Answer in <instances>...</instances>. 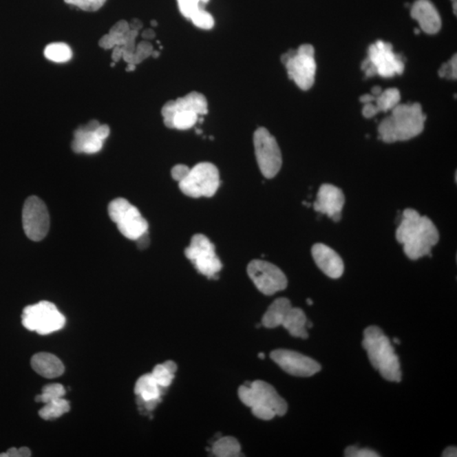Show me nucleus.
Masks as SVG:
<instances>
[{
  "label": "nucleus",
  "mask_w": 457,
  "mask_h": 457,
  "mask_svg": "<svg viewBox=\"0 0 457 457\" xmlns=\"http://www.w3.org/2000/svg\"><path fill=\"white\" fill-rule=\"evenodd\" d=\"M396 237L403 245L405 255L412 260H418L431 255V251L440 240V233L432 220L414 209H407Z\"/></svg>",
  "instance_id": "f257e3e1"
},
{
  "label": "nucleus",
  "mask_w": 457,
  "mask_h": 457,
  "mask_svg": "<svg viewBox=\"0 0 457 457\" xmlns=\"http://www.w3.org/2000/svg\"><path fill=\"white\" fill-rule=\"evenodd\" d=\"M426 116L421 105H398L379 125V138L386 143L408 141L422 134Z\"/></svg>",
  "instance_id": "f03ea898"
},
{
  "label": "nucleus",
  "mask_w": 457,
  "mask_h": 457,
  "mask_svg": "<svg viewBox=\"0 0 457 457\" xmlns=\"http://www.w3.org/2000/svg\"><path fill=\"white\" fill-rule=\"evenodd\" d=\"M363 346L368 353L372 366L388 381L401 382L399 357L395 353L390 339L381 328L370 326L364 330Z\"/></svg>",
  "instance_id": "7ed1b4c3"
},
{
  "label": "nucleus",
  "mask_w": 457,
  "mask_h": 457,
  "mask_svg": "<svg viewBox=\"0 0 457 457\" xmlns=\"http://www.w3.org/2000/svg\"><path fill=\"white\" fill-rule=\"evenodd\" d=\"M238 396L242 403L252 409L256 418L271 420L276 416H284L288 405L271 385L256 381L240 387Z\"/></svg>",
  "instance_id": "20e7f679"
},
{
  "label": "nucleus",
  "mask_w": 457,
  "mask_h": 457,
  "mask_svg": "<svg viewBox=\"0 0 457 457\" xmlns=\"http://www.w3.org/2000/svg\"><path fill=\"white\" fill-rule=\"evenodd\" d=\"M362 70L367 77L378 75L390 78L401 75L405 64L400 55L393 52L392 44L379 40L368 47V58L362 63Z\"/></svg>",
  "instance_id": "39448f33"
},
{
  "label": "nucleus",
  "mask_w": 457,
  "mask_h": 457,
  "mask_svg": "<svg viewBox=\"0 0 457 457\" xmlns=\"http://www.w3.org/2000/svg\"><path fill=\"white\" fill-rule=\"evenodd\" d=\"M289 78L301 90L307 91L315 84L317 65L315 49L311 44H302L297 50L282 55Z\"/></svg>",
  "instance_id": "423d86ee"
},
{
  "label": "nucleus",
  "mask_w": 457,
  "mask_h": 457,
  "mask_svg": "<svg viewBox=\"0 0 457 457\" xmlns=\"http://www.w3.org/2000/svg\"><path fill=\"white\" fill-rule=\"evenodd\" d=\"M21 319L25 329L42 335L60 330L65 324V316L56 306L46 301L25 307Z\"/></svg>",
  "instance_id": "0eeeda50"
},
{
  "label": "nucleus",
  "mask_w": 457,
  "mask_h": 457,
  "mask_svg": "<svg viewBox=\"0 0 457 457\" xmlns=\"http://www.w3.org/2000/svg\"><path fill=\"white\" fill-rule=\"evenodd\" d=\"M220 182L218 169L215 164L204 162L190 169L185 178L179 182V187L188 197L210 198L216 193Z\"/></svg>",
  "instance_id": "6e6552de"
},
{
  "label": "nucleus",
  "mask_w": 457,
  "mask_h": 457,
  "mask_svg": "<svg viewBox=\"0 0 457 457\" xmlns=\"http://www.w3.org/2000/svg\"><path fill=\"white\" fill-rule=\"evenodd\" d=\"M110 219L116 224L118 230L129 240L136 241L149 231V224L139 210L127 199L116 198L108 207Z\"/></svg>",
  "instance_id": "1a4fd4ad"
},
{
  "label": "nucleus",
  "mask_w": 457,
  "mask_h": 457,
  "mask_svg": "<svg viewBox=\"0 0 457 457\" xmlns=\"http://www.w3.org/2000/svg\"><path fill=\"white\" fill-rule=\"evenodd\" d=\"M253 143L262 174L265 178H274L282 167L281 151L277 141L266 128L260 127L254 132Z\"/></svg>",
  "instance_id": "9d476101"
},
{
  "label": "nucleus",
  "mask_w": 457,
  "mask_h": 457,
  "mask_svg": "<svg viewBox=\"0 0 457 457\" xmlns=\"http://www.w3.org/2000/svg\"><path fill=\"white\" fill-rule=\"evenodd\" d=\"M185 255L196 270L209 279H215L222 270L223 265L217 256L215 245L204 235H193L190 246L185 250Z\"/></svg>",
  "instance_id": "9b49d317"
},
{
  "label": "nucleus",
  "mask_w": 457,
  "mask_h": 457,
  "mask_svg": "<svg viewBox=\"0 0 457 457\" xmlns=\"http://www.w3.org/2000/svg\"><path fill=\"white\" fill-rule=\"evenodd\" d=\"M248 274L260 293L272 295L287 287L286 276L276 265L264 260H253L248 264Z\"/></svg>",
  "instance_id": "f8f14e48"
},
{
  "label": "nucleus",
  "mask_w": 457,
  "mask_h": 457,
  "mask_svg": "<svg viewBox=\"0 0 457 457\" xmlns=\"http://www.w3.org/2000/svg\"><path fill=\"white\" fill-rule=\"evenodd\" d=\"M22 226L27 237L33 242L42 241L50 231V219L45 204L38 197L25 200L22 209Z\"/></svg>",
  "instance_id": "ddd939ff"
},
{
  "label": "nucleus",
  "mask_w": 457,
  "mask_h": 457,
  "mask_svg": "<svg viewBox=\"0 0 457 457\" xmlns=\"http://www.w3.org/2000/svg\"><path fill=\"white\" fill-rule=\"evenodd\" d=\"M270 357L284 371L297 377H311L321 370L320 364L311 357L290 350H275Z\"/></svg>",
  "instance_id": "4468645a"
},
{
  "label": "nucleus",
  "mask_w": 457,
  "mask_h": 457,
  "mask_svg": "<svg viewBox=\"0 0 457 457\" xmlns=\"http://www.w3.org/2000/svg\"><path fill=\"white\" fill-rule=\"evenodd\" d=\"M109 127L97 120H92L85 127L77 129L74 134L72 149L76 153H98L109 135Z\"/></svg>",
  "instance_id": "2eb2a0df"
},
{
  "label": "nucleus",
  "mask_w": 457,
  "mask_h": 457,
  "mask_svg": "<svg viewBox=\"0 0 457 457\" xmlns=\"http://www.w3.org/2000/svg\"><path fill=\"white\" fill-rule=\"evenodd\" d=\"M345 202V195L340 188L331 184H323L319 188L313 209L316 212L326 215L334 222H339Z\"/></svg>",
  "instance_id": "dca6fc26"
},
{
  "label": "nucleus",
  "mask_w": 457,
  "mask_h": 457,
  "mask_svg": "<svg viewBox=\"0 0 457 457\" xmlns=\"http://www.w3.org/2000/svg\"><path fill=\"white\" fill-rule=\"evenodd\" d=\"M312 255L317 266L330 278H341L344 273V262L335 251L330 246L317 243L312 248Z\"/></svg>",
  "instance_id": "f3484780"
},
{
  "label": "nucleus",
  "mask_w": 457,
  "mask_h": 457,
  "mask_svg": "<svg viewBox=\"0 0 457 457\" xmlns=\"http://www.w3.org/2000/svg\"><path fill=\"white\" fill-rule=\"evenodd\" d=\"M178 111H193L198 116L208 114V101L205 96L198 92H191L185 97L177 98L167 103L162 109L164 120L168 119L173 114Z\"/></svg>",
  "instance_id": "a211bd4d"
},
{
  "label": "nucleus",
  "mask_w": 457,
  "mask_h": 457,
  "mask_svg": "<svg viewBox=\"0 0 457 457\" xmlns=\"http://www.w3.org/2000/svg\"><path fill=\"white\" fill-rule=\"evenodd\" d=\"M411 16L427 34L433 35L440 32L441 18L436 6L429 0H416L412 6Z\"/></svg>",
  "instance_id": "6ab92c4d"
},
{
  "label": "nucleus",
  "mask_w": 457,
  "mask_h": 457,
  "mask_svg": "<svg viewBox=\"0 0 457 457\" xmlns=\"http://www.w3.org/2000/svg\"><path fill=\"white\" fill-rule=\"evenodd\" d=\"M31 365L36 374L47 379L60 377L65 371L61 361L56 356L47 352L35 354L31 360Z\"/></svg>",
  "instance_id": "aec40b11"
},
{
  "label": "nucleus",
  "mask_w": 457,
  "mask_h": 457,
  "mask_svg": "<svg viewBox=\"0 0 457 457\" xmlns=\"http://www.w3.org/2000/svg\"><path fill=\"white\" fill-rule=\"evenodd\" d=\"M293 308L291 302L285 297L278 298L273 302L264 313L262 324L268 329H274V328L282 326L284 319H285L287 313Z\"/></svg>",
  "instance_id": "412c9836"
},
{
  "label": "nucleus",
  "mask_w": 457,
  "mask_h": 457,
  "mask_svg": "<svg viewBox=\"0 0 457 457\" xmlns=\"http://www.w3.org/2000/svg\"><path fill=\"white\" fill-rule=\"evenodd\" d=\"M161 387L157 384L152 374L142 375L138 379L135 385V394L138 396L140 404L147 401H160Z\"/></svg>",
  "instance_id": "4be33fe9"
},
{
  "label": "nucleus",
  "mask_w": 457,
  "mask_h": 457,
  "mask_svg": "<svg viewBox=\"0 0 457 457\" xmlns=\"http://www.w3.org/2000/svg\"><path fill=\"white\" fill-rule=\"evenodd\" d=\"M307 317L301 308H291L287 313L282 326L291 337L301 339H308Z\"/></svg>",
  "instance_id": "5701e85b"
},
{
  "label": "nucleus",
  "mask_w": 457,
  "mask_h": 457,
  "mask_svg": "<svg viewBox=\"0 0 457 457\" xmlns=\"http://www.w3.org/2000/svg\"><path fill=\"white\" fill-rule=\"evenodd\" d=\"M213 455L218 457L242 456L241 445L237 438L226 436L220 438L213 445Z\"/></svg>",
  "instance_id": "b1692460"
},
{
  "label": "nucleus",
  "mask_w": 457,
  "mask_h": 457,
  "mask_svg": "<svg viewBox=\"0 0 457 457\" xmlns=\"http://www.w3.org/2000/svg\"><path fill=\"white\" fill-rule=\"evenodd\" d=\"M400 91L396 88H389L376 96L374 105L376 111L379 114V112L392 111L396 105L400 104Z\"/></svg>",
  "instance_id": "393cba45"
},
{
  "label": "nucleus",
  "mask_w": 457,
  "mask_h": 457,
  "mask_svg": "<svg viewBox=\"0 0 457 457\" xmlns=\"http://www.w3.org/2000/svg\"><path fill=\"white\" fill-rule=\"evenodd\" d=\"M176 371V363L173 361H167L164 363L158 364L151 374H152L153 379H156L157 384L161 388H167V387L171 385Z\"/></svg>",
  "instance_id": "a878e982"
},
{
  "label": "nucleus",
  "mask_w": 457,
  "mask_h": 457,
  "mask_svg": "<svg viewBox=\"0 0 457 457\" xmlns=\"http://www.w3.org/2000/svg\"><path fill=\"white\" fill-rule=\"evenodd\" d=\"M71 409V405L65 398L50 401L44 404V407L40 409L39 415L44 420H53L61 418L62 415L67 414Z\"/></svg>",
  "instance_id": "bb28decb"
},
{
  "label": "nucleus",
  "mask_w": 457,
  "mask_h": 457,
  "mask_svg": "<svg viewBox=\"0 0 457 457\" xmlns=\"http://www.w3.org/2000/svg\"><path fill=\"white\" fill-rule=\"evenodd\" d=\"M44 55L47 60L55 63H65L71 61L72 51L71 47L65 43H53L49 44L44 50Z\"/></svg>",
  "instance_id": "cd10ccee"
},
{
  "label": "nucleus",
  "mask_w": 457,
  "mask_h": 457,
  "mask_svg": "<svg viewBox=\"0 0 457 457\" xmlns=\"http://www.w3.org/2000/svg\"><path fill=\"white\" fill-rule=\"evenodd\" d=\"M65 390L61 384H50L43 387L42 393L36 397V401L43 404L64 398Z\"/></svg>",
  "instance_id": "c85d7f7f"
},
{
  "label": "nucleus",
  "mask_w": 457,
  "mask_h": 457,
  "mask_svg": "<svg viewBox=\"0 0 457 457\" xmlns=\"http://www.w3.org/2000/svg\"><path fill=\"white\" fill-rule=\"evenodd\" d=\"M209 2V0H177L180 13L187 19H190L198 10L204 9V6Z\"/></svg>",
  "instance_id": "c756f323"
},
{
  "label": "nucleus",
  "mask_w": 457,
  "mask_h": 457,
  "mask_svg": "<svg viewBox=\"0 0 457 457\" xmlns=\"http://www.w3.org/2000/svg\"><path fill=\"white\" fill-rule=\"evenodd\" d=\"M190 20L197 28L204 29V30H210L215 25V20L211 14L207 12L204 9L198 10L190 18Z\"/></svg>",
  "instance_id": "7c9ffc66"
},
{
  "label": "nucleus",
  "mask_w": 457,
  "mask_h": 457,
  "mask_svg": "<svg viewBox=\"0 0 457 457\" xmlns=\"http://www.w3.org/2000/svg\"><path fill=\"white\" fill-rule=\"evenodd\" d=\"M153 47L152 44L147 42H142L136 47V50L132 56V65H138L152 55Z\"/></svg>",
  "instance_id": "2f4dec72"
},
{
  "label": "nucleus",
  "mask_w": 457,
  "mask_h": 457,
  "mask_svg": "<svg viewBox=\"0 0 457 457\" xmlns=\"http://www.w3.org/2000/svg\"><path fill=\"white\" fill-rule=\"evenodd\" d=\"M65 2L85 11H97L104 6L106 0H65Z\"/></svg>",
  "instance_id": "473e14b6"
},
{
  "label": "nucleus",
  "mask_w": 457,
  "mask_h": 457,
  "mask_svg": "<svg viewBox=\"0 0 457 457\" xmlns=\"http://www.w3.org/2000/svg\"><path fill=\"white\" fill-rule=\"evenodd\" d=\"M438 75L442 78L456 80L457 77V58L456 54L451 58V60L442 65Z\"/></svg>",
  "instance_id": "72a5a7b5"
},
{
  "label": "nucleus",
  "mask_w": 457,
  "mask_h": 457,
  "mask_svg": "<svg viewBox=\"0 0 457 457\" xmlns=\"http://www.w3.org/2000/svg\"><path fill=\"white\" fill-rule=\"evenodd\" d=\"M345 456L348 457H378L377 452L370 449H359L357 447H349L345 451Z\"/></svg>",
  "instance_id": "f704fd0d"
},
{
  "label": "nucleus",
  "mask_w": 457,
  "mask_h": 457,
  "mask_svg": "<svg viewBox=\"0 0 457 457\" xmlns=\"http://www.w3.org/2000/svg\"><path fill=\"white\" fill-rule=\"evenodd\" d=\"M32 456L30 449L28 447L17 449L10 448L5 453L0 454V457H29Z\"/></svg>",
  "instance_id": "c9c22d12"
},
{
  "label": "nucleus",
  "mask_w": 457,
  "mask_h": 457,
  "mask_svg": "<svg viewBox=\"0 0 457 457\" xmlns=\"http://www.w3.org/2000/svg\"><path fill=\"white\" fill-rule=\"evenodd\" d=\"M189 171L190 168L187 167V165L177 164L172 169V178L176 180V182H182V180L187 176Z\"/></svg>",
  "instance_id": "e433bc0d"
},
{
  "label": "nucleus",
  "mask_w": 457,
  "mask_h": 457,
  "mask_svg": "<svg viewBox=\"0 0 457 457\" xmlns=\"http://www.w3.org/2000/svg\"><path fill=\"white\" fill-rule=\"evenodd\" d=\"M136 244H138L140 249H145L149 244V233H145L142 235V237H140L138 240H136Z\"/></svg>",
  "instance_id": "4c0bfd02"
},
{
  "label": "nucleus",
  "mask_w": 457,
  "mask_h": 457,
  "mask_svg": "<svg viewBox=\"0 0 457 457\" xmlns=\"http://www.w3.org/2000/svg\"><path fill=\"white\" fill-rule=\"evenodd\" d=\"M123 49H121V47H114V51L112 54V60L114 62H118L120 60V59H123Z\"/></svg>",
  "instance_id": "58836bf2"
},
{
  "label": "nucleus",
  "mask_w": 457,
  "mask_h": 457,
  "mask_svg": "<svg viewBox=\"0 0 457 457\" xmlns=\"http://www.w3.org/2000/svg\"><path fill=\"white\" fill-rule=\"evenodd\" d=\"M444 457H456L457 456V449L456 447H449L445 449L443 452Z\"/></svg>",
  "instance_id": "ea45409f"
},
{
  "label": "nucleus",
  "mask_w": 457,
  "mask_h": 457,
  "mask_svg": "<svg viewBox=\"0 0 457 457\" xmlns=\"http://www.w3.org/2000/svg\"><path fill=\"white\" fill-rule=\"evenodd\" d=\"M129 25H130V28L131 29V30H136V31H139L140 29L142 28V21L138 19L132 20L131 23L129 24Z\"/></svg>",
  "instance_id": "a19ab883"
},
{
  "label": "nucleus",
  "mask_w": 457,
  "mask_h": 457,
  "mask_svg": "<svg viewBox=\"0 0 457 457\" xmlns=\"http://www.w3.org/2000/svg\"><path fill=\"white\" fill-rule=\"evenodd\" d=\"M142 38L145 39H152L156 36V32L151 29H147V30L142 32Z\"/></svg>",
  "instance_id": "79ce46f5"
},
{
  "label": "nucleus",
  "mask_w": 457,
  "mask_h": 457,
  "mask_svg": "<svg viewBox=\"0 0 457 457\" xmlns=\"http://www.w3.org/2000/svg\"><path fill=\"white\" fill-rule=\"evenodd\" d=\"M381 93H382L381 87L376 86V87H374L373 88H372V95L375 96V97H376V96H378V95L381 94Z\"/></svg>",
  "instance_id": "37998d69"
},
{
  "label": "nucleus",
  "mask_w": 457,
  "mask_h": 457,
  "mask_svg": "<svg viewBox=\"0 0 457 457\" xmlns=\"http://www.w3.org/2000/svg\"><path fill=\"white\" fill-rule=\"evenodd\" d=\"M136 69V65L132 64H128L127 71V72H134Z\"/></svg>",
  "instance_id": "c03bdc74"
},
{
  "label": "nucleus",
  "mask_w": 457,
  "mask_h": 457,
  "mask_svg": "<svg viewBox=\"0 0 457 457\" xmlns=\"http://www.w3.org/2000/svg\"><path fill=\"white\" fill-rule=\"evenodd\" d=\"M152 56L154 58H158L160 56V53L158 52V51H153Z\"/></svg>",
  "instance_id": "a18cd8bd"
},
{
  "label": "nucleus",
  "mask_w": 457,
  "mask_h": 457,
  "mask_svg": "<svg viewBox=\"0 0 457 457\" xmlns=\"http://www.w3.org/2000/svg\"><path fill=\"white\" fill-rule=\"evenodd\" d=\"M259 357L260 359H265L264 353H263V352L259 353Z\"/></svg>",
  "instance_id": "49530a36"
},
{
  "label": "nucleus",
  "mask_w": 457,
  "mask_h": 457,
  "mask_svg": "<svg viewBox=\"0 0 457 457\" xmlns=\"http://www.w3.org/2000/svg\"><path fill=\"white\" fill-rule=\"evenodd\" d=\"M307 302L309 306H312L313 304V301H312V299H310V298H308Z\"/></svg>",
  "instance_id": "de8ad7c7"
},
{
  "label": "nucleus",
  "mask_w": 457,
  "mask_h": 457,
  "mask_svg": "<svg viewBox=\"0 0 457 457\" xmlns=\"http://www.w3.org/2000/svg\"><path fill=\"white\" fill-rule=\"evenodd\" d=\"M151 25H152L153 27H157V21H151Z\"/></svg>",
  "instance_id": "09e8293b"
},
{
  "label": "nucleus",
  "mask_w": 457,
  "mask_h": 457,
  "mask_svg": "<svg viewBox=\"0 0 457 457\" xmlns=\"http://www.w3.org/2000/svg\"><path fill=\"white\" fill-rule=\"evenodd\" d=\"M394 342L396 343V344H400L401 341L398 340L397 338L394 339Z\"/></svg>",
  "instance_id": "8fccbe9b"
},
{
  "label": "nucleus",
  "mask_w": 457,
  "mask_h": 457,
  "mask_svg": "<svg viewBox=\"0 0 457 457\" xmlns=\"http://www.w3.org/2000/svg\"><path fill=\"white\" fill-rule=\"evenodd\" d=\"M415 33H416V34H419L420 32H419L418 29H415Z\"/></svg>",
  "instance_id": "3c124183"
},
{
  "label": "nucleus",
  "mask_w": 457,
  "mask_h": 457,
  "mask_svg": "<svg viewBox=\"0 0 457 457\" xmlns=\"http://www.w3.org/2000/svg\"><path fill=\"white\" fill-rule=\"evenodd\" d=\"M114 63H113V64H111V67H114Z\"/></svg>",
  "instance_id": "603ef678"
}]
</instances>
